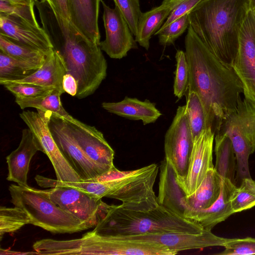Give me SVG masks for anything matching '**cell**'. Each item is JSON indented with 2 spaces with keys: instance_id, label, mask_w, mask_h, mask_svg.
Instances as JSON below:
<instances>
[{
  "instance_id": "1f68e13d",
  "label": "cell",
  "mask_w": 255,
  "mask_h": 255,
  "mask_svg": "<svg viewBox=\"0 0 255 255\" xmlns=\"http://www.w3.org/2000/svg\"><path fill=\"white\" fill-rule=\"evenodd\" d=\"M234 213L250 209L255 206V180L246 177L241 181L231 200Z\"/></svg>"
},
{
  "instance_id": "8d00e7d4",
  "label": "cell",
  "mask_w": 255,
  "mask_h": 255,
  "mask_svg": "<svg viewBox=\"0 0 255 255\" xmlns=\"http://www.w3.org/2000/svg\"><path fill=\"white\" fill-rule=\"evenodd\" d=\"M225 249L219 255H255V239L247 237L230 239L223 246Z\"/></svg>"
},
{
  "instance_id": "6da1fadb",
  "label": "cell",
  "mask_w": 255,
  "mask_h": 255,
  "mask_svg": "<svg viewBox=\"0 0 255 255\" xmlns=\"http://www.w3.org/2000/svg\"><path fill=\"white\" fill-rule=\"evenodd\" d=\"M185 48L189 67L187 90L199 96L208 127L215 134L236 109L243 93V85L233 67L215 57L189 25Z\"/></svg>"
},
{
  "instance_id": "d4e9b609",
  "label": "cell",
  "mask_w": 255,
  "mask_h": 255,
  "mask_svg": "<svg viewBox=\"0 0 255 255\" xmlns=\"http://www.w3.org/2000/svg\"><path fill=\"white\" fill-rule=\"evenodd\" d=\"M171 10V7L162 1L160 5L142 12L138 20L137 33L135 36L136 42L140 46L148 50L151 37L161 27Z\"/></svg>"
},
{
  "instance_id": "9c48e42d",
  "label": "cell",
  "mask_w": 255,
  "mask_h": 255,
  "mask_svg": "<svg viewBox=\"0 0 255 255\" xmlns=\"http://www.w3.org/2000/svg\"><path fill=\"white\" fill-rule=\"evenodd\" d=\"M19 117L32 132L42 152L50 159L57 180L71 182L83 181L61 153L50 132L47 116L40 111L27 110L20 113Z\"/></svg>"
},
{
  "instance_id": "74e56055",
  "label": "cell",
  "mask_w": 255,
  "mask_h": 255,
  "mask_svg": "<svg viewBox=\"0 0 255 255\" xmlns=\"http://www.w3.org/2000/svg\"><path fill=\"white\" fill-rule=\"evenodd\" d=\"M202 0H163L172 10L165 21L159 29H162L174 20L181 17L195 7Z\"/></svg>"
},
{
  "instance_id": "9a60e30c",
  "label": "cell",
  "mask_w": 255,
  "mask_h": 255,
  "mask_svg": "<svg viewBox=\"0 0 255 255\" xmlns=\"http://www.w3.org/2000/svg\"><path fill=\"white\" fill-rule=\"evenodd\" d=\"M214 138V133L208 127L194 141L187 175L184 179H177L186 196L193 193L200 186L208 170L214 168L213 163Z\"/></svg>"
},
{
  "instance_id": "30bf717a",
  "label": "cell",
  "mask_w": 255,
  "mask_h": 255,
  "mask_svg": "<svg viewBox=\"0 0 255 255\" xmlns=\"http://www.w3.org/2000/svg\"><path fill=\"white\" fill-rule=\"evenodd\" d=\"M64 119L76 143L100 175L114 166L115 151L101 131L73 117Z\"/></svg>"
},
{
  "instance_id": "603a6c76",
  "label": "cell",
  "mask_w": 255,
  "mask_h": 255,
  "mask_svg": "<svg viewBox=\"0 0 255 255\" xmlns=\"http://www.w3.org/2000/svg\"><path fill=\"white\" fill-rule=\"evenodd\" d=\"M102 107L110 113L126 119L141 120L144 125L154 123L161 115L154 103L128 97L118 102H103Z\"/></svg>"
},
{
  "instance_id": "5b68a950",
  "label": "cell",
  "mask_w": 255,
  "mask_h": 255,
  "mask_svg": "<svg viewBox=\"0 0 255 255\" xmlns=\"http://www.w3.org/2000/svg\"><path fill=\"white\" fill-rule=\"evenodd\" d=\"M159 166L151 164L129 171H121L115 165L107 172L91 179L106 182L109 187L108 198L122 202L123 208L146 211L159 206L153 190Z\"/></svg>"
},
{
  "instance_id": "f546056e",
  "label": "cell",
  "mask_w": 255,
  "mask_h": 255,
  "mask_svg": "<svg viewBox=\"0 0 255 255\" xmlns=\"http://www.w3.org/2000/svg\"><path fill=\"white\" fill-rule=\"evenodd\" d=\"M0 51L13 57L24 60L45 61L48 54L19 43L0 34Z\"/></svg>"
},
{
  "instance_id": "5bb4252c",
  "label": "cell",
  "mask_w": 255,
  "mask_h": 255,
  "mask_svg": "<svg viewBox=\"0 0 255 255\" xmlns=\"http://www.w3.org/2000/svg\"><path fill=\"white\" fill-rule=\"evenodd\" d=\"M103 21L106 32L105 39L100 46L111 58L122 59L132 49L137 48L129 26L118 7L112 8L103 0Z\"/></svg>"
},
{
  "instance_id": "7402d4cb",
  "label": "cell",
  "mask_w": 255,
  "mask_h": 255,
  "mask_svg": "<svg viewBox=\"0 0 255 255\" xmlns=\"http://www.w3.org/2000/svg\"><path fill=\"white\" fill-rule=\"evenodd\" d=\"M67 69L63 57L59 52L53 49L46 56L42 65L33 74L22 80L6 82L8 83H28L43 87H53L63 93V78Z\"/></svg>"
},
{
  "instance_id": "7c38bea8",
  "label": "cell",
  "mask_w": 255,
  "mask_h": 255,
  "mask_svg": "<svg viewBox=\"0 0 255 255\" xmlns=\"http://www.w3.org/2000/svg\"><path fill=\"white\" fill-rule=\"evenodd\" d=\"M44 113L48 117L50 132L61 153L82 180H87L100 175L76 143L65 119L51 113Z\"/></svg>"
},
{
  "instance_id": "d6986e66",
  "label": "cell",
  "mask_w": 255,
  "mask_h": 255,
  "mask_svg": "<svg viewBox=\"0 0 255 255\" xmlns=\"http://www.w3.org/2000/svg\"><path fill=\"white\" fill-rule=\"evenodd\" d=\"M41 147L31 130H22L21 139L17 148L6 157L8 166L6 179L23 186H27V174L30 161Z\"/></svg>"
},
{
  "instance_id": "7a4b0ae2",
  "label": "cell",
  "mask_w": 255,
  "mask_h": 255,
  "mask_svg": "<svg viewBox=\"0 0 255 255\" xmlns=\"http://www.w3.org/2000/svg\"><path fill=\"white\" fill-rule=\"evenodd\" d=\"M35 0L42 28L63 57L67 73L77 82L75 97L82 99L92 95L107 76V63L100 45L86 39L46 1Z\"/></svg>"
},
{
  "instance_id": "d6a6232c",
  "label": "cell",
  "mask_w": 255,
  "mask_h": 255,
  "mask_svg": "<svg viewBox=\"0 0 255 255\" xmlns=\"http://www.w3.org/2000/svg\"><path fill=\"white\" fill-rule=\"evenodd\" d=\"M175 59L176 68L173 86L174 94L179 99L185 95L188 88L189 67L185 52L177 51Z\"/></svg>"
},
{
  "instance_id": "b9f144b4",
  "label": "cell",
  "mask_w": 255,
  "mask_h": 255,
  "mask_svg": "<svg viewBox=\"0 0 255 255\" xmlns=\"http://www.w3.org/2000/svg\"><path fill=\"white\" fill-rule=\"evenodd\" d=\"M12 5H34L35 0H0Z\"/></svg>"
},
{
  "instance_id": "cb8c5ba5",
  "label": "cell",
  "mask_w": 255,
  "mask_h": 255,
  "mask_svg": "<svg viewBox=\"0 0 255 255\" xmlns=\"http://www.w3.org/2000/svg\"><path fill=\"white\" fill-rule=\"evenodd\" d=\"M222 178L214 168L209 169L198 188L193 193L185 197V212L210 207L219 197Z\"/></svg>"
},
{
  "instance_id": "d590c367",
  "label": "cell",
  "mask_w": 255,
  "mask_h": 255,
  "mask_svg": "<svg viewBox=\"0 0 255 255\" xmlns=\"http://www.w3.org/2000/svg\"><path fill=\"white\" fill-rule=\"evenodd\" d=\"M127 22L129 29L135 36L138 22L142 13L139 0H113Z\"/></svg>"
},
{
  "instance_id": "4fadbf2b",
  "label": "cell",
  "mask_w": 255,
  "mask_h": 255,
  "mask_svg": "<svg viewBox=\"0 0 255 255\" xmlns=\"http://www.w3.org/2000/svg\"><path fill=\"white\" fill-rule=\"evenodd\" d=\"M232 67L243 85L245 98L255 106V24L250 12L241 30Z\"/></svg>"
},
{
  "instance_id": "ba28073f",
  "label": "cell",
  "mask_w": 255,
  "mask_h": 255,
  "mask_svg": "<svg viewBox=\"0 0 255 255\" xmlns=\"http://www.w3.org/2000/svg\"><path fill=\"white\" fill-rule=\"evenodd\" d=\"M193 144L186 105L179 106L164 138L165 158L170 162L178 180L187 175Z\"/></svg>"
},
{
  "instance_id": "4dcf8cb0",
  "label": "cell",
  "mask_w": 255,
  "mask_h": 255,
  "mask_svg": "<svg viewBox=\"0 0 255 255\" xmlns=\"http://www.w3.org/2000/svg\"><path fill=\"white\" fill-rule=\"evenodd\" d=\"M27 224H31L28 215L21 208L0 207V236L1 240L4 235L16 232Z\"/></svg>"
},
{
  "instance_id": "2e32d148",
  "label": "cell",
  "mask_w": 255,
  "mask_h": 255,
  "mask_svg": "<svg viewBox=\"0 0 255 255\" xmlns=\"http://www.w3.org/2000/svg\"><path fill=\"white\" fill-rule=\"evenodd\" d=\"M121 237L131 240L154 242L177 253L188 250L223 247L230 239L217 236L211 231L206 230L199 233H169Z\"/></svg>"
},
{
  "instance_id": "ffe728a7",
  "label": "cell",
  "mask_w": 255,
  "mask_h": 255,
  "mask_svg": "<svg viewBox=\"0 0 255 255\" xmlns=\"http://www.w3.org/2000/svg\"><path fill=\"white\" fill-rule=\"evenodd\" d=\"M70 22L86 39L100 45L98 16L101 0H68Z\"/></svg>"
},
{
  "instance_id": "60d3db41",
  "label": "cell",
  "mask_w": 255,
  "mask_h": 255,
  "mask_svg": "<svg viewBox=\"0 0 255 255\" xmlns=\"http://www.w3.org/2000/svg\"><path fill=\"white\" fill-rule=\"evenodd\" d=\"M62 86L66 93L72 96H76L78 91V83L73 76L66 73L63 78Z\"/></svg>"
},
{
  "instance_id": "ac0fdd59",
  "label": "cell",
  "mask_w": 255,
  "mask_h": 255,
  "mask_svg": "<svg viewBox=\"0 0 255 255\" xmlns=\"http://www.w3.org/2000/svg\"><path fill=\"white\" fill-rule=\"evenodd\" d=\"M237 187L229 179L223 178L221 193L216 202L206 209L187 210L184 214V218L196 222L204 230L211 231L216 225L234 214L231 200Z\"/></svg>"
},
{
  "instance_id": "836d02e7",
  "label": "cell",
  "mask_w": 255,
  "mask_h": 255,
  "mask_svg": "<svg viewBox=\"0 0 255 255\" xmlns=\"http://www.w3.org/2000/svg\"><path fill=\"white\" fill-rule=\"evenodd\" d=\"M189 13H186L155 33V35H158L160 45L168 46L173 44L184 32L189 25Z\"/></svg>"
},
{
  "instance_id": "ab89813d",
  "label": "cell",
  "mask_w": 255,
  "mask_h": 255,
  "mask_svg": "<svg viewBox=\"0 0 255 255\" xmlns=\"http://www.w3.org/2000/svg\"><path fill=\"white\" fill-rule=\"evenodd\" d=\"M52 9L63 18L70 22L68 0H43Z\"/></svg>"
},
{
  "instance_id": "83f0119b",
  "label": "cell",
  "mask_w": 255,
  "mask_h": 255,
  "mask_svg": "<svg viewBox=\"0 0 255 255\" xmlns=\"http://www.w3.org/2000/svg\"><path fill=\"white\" fill-rule=\"evenodd\" d=\"M61 91L54 89L49 94L34 98H15V102L23 110L27 108H34L44 113H51L66 120L72 117L63 108Z\"/></svg>"
},
{
  "instance_id": "484cf974",
  "label": "cell",
  "mask_w": 255,
  "mask_h": 255,
  "mask_svg": "<svg viewBox=\"0 0 255 255\" xmlns=\"http://www.w3.org/2000/svg\"><path fill=\"white\" fill-rule=\"evenodd\" d=\"M214 139L216 155L214 168L222 178H228L236 184L237 160L232 141L228 136L221 133H216Z\"/></svg>"
},
{
  "instance_id": "e575fe53",
  "label": "cell",
  "mask_w": 255,
  "mask_h": 255,
  "mask_svg": "<svg viewBox=\"0 0 255 255\" xmlns=\"http://www.w3.org/2000/svg\"><path fill=\"white\" fill-rule=\"evenodd\" d=\"M3 86L15 98H37L48 95L55 89L28 83H8Z\"/></svg>"
},
{
  "instance_id": "8992f818",
  "label": "cell",
  "mask_w": 255,
  "mask_h": 255,
  "mask_svg": "<svg viewBox=\"0 0 255 255\" xmlns=\"http://www.w3.org/2000/svg\"><path fill=\"white\" fill-rule=\"evenodd\" d=\"M11 202L22 209L31 224L53 233H74L91 228L87 224L63 210L38 189L27 186L10 184Z\"/></svg>"
},
{
  "instance_id": "e0dca14e",
  "label": "cell",
  "mask_w": 255,
  "mask_h": 255,
  "mask_svg": "<svg viewBox=\"0 0 255 255\" xmlns=\"http://www.w3.org/2000/svg\"><path fill=\"white\" fill-rule=\"evenodd\" d=\"M0 34L47 54L54 49L48 35L42 27L13 15L0 13Z\"/></svg>"
},
{
  "instance_id": "4316f807",
  "label": "cell",
  "mask_w": 255,
  "mask_h": 255,
  "mask_svg": "<svg viewBox=\"0 0 255 255\" xmlns=\"http://www.w3.org/2000/svg\"><path fill=\"white\" fill-rule=\"evenodd\" d=\"M44 61L16 59L0 51V84L25 78L39 69Z\"/></svg>"
},
{
  "instance_id": "7bdbcfd3",
  "label": "cell",
  "mask_w": 255,
  "mask_h": 255,
  "mask_svg": "<svg viewBox=\"0 0 255 255\" xmlns=\"http://www.w3.org/2000/svg\"><path fill=\"white\" fill-rule=\"evenodd\" d=\"M250 14L255 24V0H249Z\"/></svg>"
},
{
  "instance_id": "f1b7e54d",
  "label": "cell",
  "mask_w": 255,
  "mask_h": 255,
  "mask_svg": "<svg viewBox=\"0 0 255 255\" xmlns=\"http://www.w3.org/2000/svg\"><path fill=\"white\" fill-rule=\"evenodd\" d=\"M185 95V105L194 142L201 132L208 128L206 113L202 102L196 92L187 90Z\"/></svg>"
},
{
  "instance_id": "277c9868",
  "label": "cell",
  "mask_w": 255,
  "mask_h": 255,
  "mask_svg": "<svg viewBox=\"0 0 255 255\" xmlns=\"http://www.w3.org/2000/svg\"><path fill=\"white\" fill-rule=\"evenodd\" d=\"M204 229L159 205L146 211H133L103 202L93 231L103 236H127L169 233H199Z\"/></svg>"
},
{
  "instance_id": "44dd1931",
  "label": "cell",
  "mask_w": 255,
  "mask_h": 255,
  "mask_svg": "<svg viewBox=\"0 0 255 255\" xmlns=\"http://www.w3.org/2000/svg\"><path fill=\"white\" fill-rule=\"evenodd\" d=\"M158 204L184 217L186 195L179 185L176 172L170 162L165 158L160 166Z\"/></svg>"
},
{
  "instance_id": "3957f363",
  "label": "cell",
  "mask_w": 255,
  "mask_h": 255,
  "mask_svg": "<svg viewBox=\"0 0 255 255\" xmlns=\"http://www.w3.org/2000/svg\"><path fill=\"white\" fill-rule=\"evenodd\" d=\"M249 11V0H202L189 13V26L215 57L232 67Z\"/></svg>"
},
{
  "instance_id": "8fae6325",
  "label": "cell",
  "mask_w": 255,
  "mask_h": 255,
  "mask_svg": "<svg viewBox=\"0 0 255 255\" xmlns=\"http://www.w3.org/2000/svg\"><path fill=\"white\" fill-rule=\"evenodd\" d=\"M38 191L60 208L88 224L91 228L96 225L103 203L101 199L66 186Z\"/></svg>"
},
{
  "instance_id": "f35d334b",
  "label": "cell",
  "mask_w": 255,
  "mask_h": 255,
  "mask_svg": "<svg viewBox=\"0 0 255 255\" xmlns=\"http://www.w3.org/2000/svg\"><path fill=\"white\" fill-rule=\"evenodd\" d=\"M0 13L13 15L39 26L34 14V5H12L0 0Z\"/></svg>"
},
{
  "instance_id": "52a82bcc",
  "label": "cell",
  "mask_w": 255,
  "mask_h": 255,
  "mask_svg": "<svg viewBox=\"0 0 255 255\" xmlns=\"http://www.w3.org/2000/svg\"><path fill=\"white\" fill-rule=\"evenodd\" d=\"M216 133L226 135L232 141L237 160V179L251 177L249 158L255 151V106L241 98Z\"/></svg>"
}]
</instances>
